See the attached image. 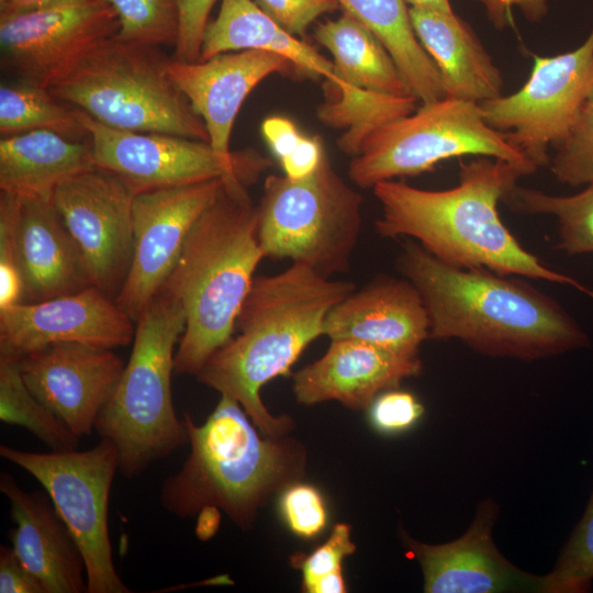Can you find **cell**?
I'll return each mask as SVG.
<instances>
[{
	"label": "cell",
	"mask_w": 593,
	"mask_h": 593,
	"mask_svg": "<svg viewBox=\"0 0 593 593\" xmlns=\"http://www.w3.org/2000/svg\"><path fill=\"white\" fill-rule=\"evenodd\" d=\"M396 266L418 291L429 339H459L493 357L537 360L586 347L589 336L524 277L449 266L410 239Z\"/></svg>",
	"instance_id": "1"
},
{
	"label": "cell",
	"mask_w": 593,
	"mask_h": 593,
	"mask_svg": "<svg viewBox=\"0 0 593 593\" xmlns=\"http://www.w3.org/2000/svg\"><path fill=\"white\" fill-rule=\"evenodd\" d=\"M522 176L521 169L505 160L479 156L460 165L459 182L450 189L380 181L372 187L381 206L376 231L388 238L410 237L456 268L567 284L593 300L592 289L547 267L502 222L499 203Z\"/></svg>",
	"instance_id": "2"
},
{
	"label": "cell",
	"mask_w": 593,
	"mask_h": 593,
	"mask_svg": "<svg viewBox=\"0 0 593 593\" xmlns=\"http://www.w3.org/2000/svg\"><path fill=\"white\" fill-rule=\"evenodd\" d=\"M353 291V282L331 280L299 262L255 277L236 321L238 334L208 359L197 379L235 399L264 435H286L293 421L272 416L260 390L289 373L307 345L323 335L328 312Z\"/></svg>",
	"instance_id": "3"
},
{
	"label": "cell",
	"mask_w": 593,
	"mask_h": 593,
	"mask_svg": "<svg viewBox=\"0 0 593 593\" xmlns=\"http://www.w3.org/2000/svg\"><path fill=\"white\" fill-rule=\"evenodd\" d=\"M253 180L224 178L214 200L191 227L160 291L179 302L186 327L175 354V372L195 376L232 337L240 307L264 257Z\"/></svg>",
	"instance_id": "4"
},
{
	"label": "cell",
	"mask_w": 593,
	"mask_h": 593,
	"mask_svg": "<svg viewBox=\"0 0 593 593\" xmlns=\"http://www.w3.org/2000/svg\"><path fill=\"white\" fill-rule=\"evenodd\" d=\"M183 423L190 454L160 489L163 507L177 517L217 508L247 529L273 493L304 475V446L286 435L262 437L242 405L227 394H221L203 424L197 425L188 413Z\"/></svg>",
	"instance_id": "5"
},
{
	"label": "cell",
	"mask_w": 593,
	"mask_h": 593,
	"mask_svg": "<svg viewBox=\"0 0 593 593\" xmlns=\"http://www.w3.org/2000/svg\"><path fill=\"white\" fill-rule=\"evenodd\" d=\"M184 327L182 306L159 291L135 322L131 356L97 419L94 429L116 446L119 471L126 478L141 474L188 441L171 393L175 348Z\"/></svg>",
	"instance_id": "6"
},
{
	"label": "cell",
	"mask_w": 593,
	"mask_h": 593,
	"mask_svg": "<svg viewBox=\"0 0 593 593\" xmlns=\"http://www.w3.org/2000/svg\"><path fill=\"white\" fill-rule=\"evenodd\" d=\"M170 59L160 47L113 36L48 89L104 125L209 143L204 122L168 75Z\"/></svg>",
	"instance_id": "7"
},
{
	"label": "cell",
	"mask_w": 593,
	"mask_h": 593,
	"mask_svg": "<svg viewBox=\"0 0 593 593\" xmlns=\"http://www.w3.org/2000/svg\"><path fill=\"white\" fill-rule=\"evenodd\" d=\"M362 202L326 154L304 179L268 176L258 204L264 257L288 258L327 278L347 271L361 230Z\"/></svg>",
	"instance_id": "8"
},
{
	"label": "cell",
	"mask_w": 593,
	"mask_h": 593,
	"mask_svg": "<svg viewBox=\"0 0 593 593\" xmlns=\"http://www.w3.org/2000/svg\"><path fill=\"white\" fill-rule=\"evenodd\" d=\"M482 156L505 160L525 176L538 168L491 127L480 103L445 97L374 132L348 168L350 180L369 189L385 180L430 171L449 158Z\"/></svg>",
	"instance_id": "9"
},
{
	"label": "cell",
	"mask_w": 593,
	"mask_h": 593,
	"mask_svg": "<svg viewBox=\"0 0 593 593\" xmlns=\"http://www.w3.org/2000/svg\"><path fill=\"white\" fill-rule=\"evenodd\" d=\"M0 456L34 477L47 492L82 553L87 593H128L112 557L109 500L119 452L113 441L101 438L94 447L78 451L34 452L7 445Z\"/></svg>",
	"instance_id": "10"
},
{
	"label": "cell",
	"mask_w": 593,
	"mask_h": 593,
	"mask_svg": "<svg viewBox=\"0 0 593 593\" xmlns=\"http://www.w3.org/2000/svg\"><path fill=\"white\" fill-rule=\"evenodd\" d=\"M532 57V71L519 90L480 105L485 122L506 133L539 168L549 165V148L567 137L593 87V27L573 51Z\"/></svg>",
	"instance_id": "11"
},
{
	"label": "cell",
	"mask_w": 593,
	"mask_h": 593,
	"mask_svg": "<svg viewBox=\"0 0 593 593\" xmlns=\"http://www.w3.org/2000/svg\"><path fill=\"white\" fill-rule=\"evenodd\" d=\"M94 164L122 179L134 194L231 175L256 181L271 160L254 149L219 155L208 142L104 125L80 110Z\"/></svg>",
	"instance_id": "12"
},
{
	"label": "cell",
	"mask_w": 593,
	"mask_h": 593,
	"mask_svg": "<svg viewBox=\"0 0 593 593\" xmlns=\"http://www.w3.org/2000/svg\"><path fill=\"white\" fill-rule=\"evenodd\" d=\"M119 26L107 0H76L0 15L1 64L18 80L48 89L115 36Z\"/></svg>",
	"instance_id": "13"
},
{
	"label": "cell",
	"mask_w": 593,
	"mask_h": 593,
	"mask_svg": "<svg viewBox=\"0 0 593 593\" xmlns=\"http://www.w3.org/2000/svg\"><path fill=\"white\" fill-rule=\"evenodd\" d=\"M134 197L116 175L96 167L61 183L52 199L91 286L111 298L120 291L132 261Z\"/></svg>",
	"instance_id": "14"
},
{
	"label": "cell",
	"mask_w": 593,
	"mask_h": 593,
	"mask_svg": "<svg viewBox=\"0 0 593 593\" xmlns=\"http://www.w3.org/2000/svg\"><path fill=\"white\" fill-rule=\"evenodd\" d=\"M224 178L135 194L132 261L114 298L134 323L160 291L191 227L214 200Z\"/></svg>",
	"instance_id": "15"
},
{
	"label": "cell",
	"mask_w": 593,
	"mask_h": 593,
	"mask_svg": "<svg viewBox=\"0 0 593 593\" xmlns=\"http://www.w3.org/2000/svg\"><path fill=\"white\" fill-rule=\"evenodd\" d=\"M135 323L100 289L0 310V357L21 359L66 342L116 348L133 342Z\"/></svg>",
	"instance_id": "16"
},
{
	"label": "cell",
	"mask_w": 593,
	"mask_h": 593,
	"mask_svg": "<svg viewBox=\"0 0 593 593\" xmlns=\"http://www.w3.org/2000/svg\"><path fill=\"white\" fill-rule=\"evenodd\" d=\"M19 367L30 391L81 437L96 428L125 363L112 348L66 342L22 357Z\"/></svg>",
	"instance_id": "17"
},
{
	"label": "cell",
	"mask_w": 593,
	"mask_h": 593,
	"mask_svg": "<svg viewBox=\"0 0 593 593\" xmlns=\"http://www.w3.org/2000/svg\"><path fill=\"white\" fill-rule=\"evenodd\" d=\"M295 66L273 53L248 49L228 52L194 63L171 57L168 75L202 119L209 144L232 158L230 137L236 115L254 88L276 72L289 74Z\"/></svg>",
	"instance_id": "18"
},
{
	"label": "cell",
	"mask_w": 593,
	"mask_h": 593,
	"mask_svg": "<svg viewBox=\"0 0 593 593\" xmlns=\"http://www.w3.org/2000/svg\"><path fill=\"white\" fill-rule=\"evenodd\" d=\"M495 517V503L484 501L468 530L460 538L443 545L423 544L402 533L407 553L422 567L424 592L536 591L538 577L517 569L496 549L492 539Z\"/></svg>",
	"instance_id": "19"
},
{
	"label": "cell",
	"mask_w": 593,
	"mask_h": 593,
	"mask_svg": "<svg viewBox=\"0 0 593 593\" xmlns=\"http://www.w3.org/2000/svg\"><path fill=\"white\" fill-rule=\"evenodd\" d=\"M419 356L401 355L355 339H332L326 353L293 376L299 403L338 401L357 410L384 390L422 372Z\"/></svg>",
	"instance_id": "20"
},
{
	"label": "cell",
	"mask_w": 593,
	"mask_h": 593,
	"mask_svg": "<svg viewBox=\"0 0 593 593\" xmlns=\"http://www.w3.org/2000/svg\"><path fill=\"white\" fill-rule=\"evenodd\" d=\"M323 335L419 356L422 344L429 339V321L422 296L409 280L382 277L337 303L324 321Z\"/></svg>",
	"instance_id": "21"
},
{
	"label": "cell",
	"mask_w": 593,
	"mask_h": 593,
	"mask_svg": "<svg viewBox=\"0 0 593 593\" xmlns=\"http://www.w3.org/2000/svg\"><path fill=\"white\" fill-rule=\"evenodd\" d=\"M0 490L15 524L9 535L12 548L46 593L87 592L82 553L47 492H26L8 472L0 475Z\"/></svg>",
	"instance_id": "22"
},
{
	"label": "cell",
	"mask_w": 593,
	"mask_h": 593,
	"mask_svg": "<svg viewBox=\"0 0 593 593\" xmlns=\"http://www.w3.org/2000/svg\"><path fill=\"white\" fill-rule=\"evenodd\" d=\"M18 253L21 303L78 292L91 286L82 258L52 201L21 200Z\"/></svg>",
	"instance_id": "23"
},
{
	"label": "cell",
	"mask_w": 593,
	"mask_h": 593,
	"mask_svg": "<svg viewBox=\"0 0 593 593\" xmlns=\"http://www.w3.org/2000/svg\"><path fill=\"white\" fill-rule=\"evenodd\" d=\"M410 16L438 68L446 97L481 103L502 96V72L467 21L455 12L412 7Z\"/></svg>",
	"instance_id": "24"
},
{
	"label": "cell",
	"mask_w": 593,
	"mask_h": 593,
	"mask_svg": "<svg viewBox=\"0 0 593 593\" xmlns=\"http://www.w3.org/2000/svg\"><path fill=\"white\" fill-rule=\"evenodd\" d=\"M96 167L89 141L49 131L0 139V192L21 200L52 201L61 183Z\"/></svg>",
	"instance_id": "25"
},
{
	"label": "cell",
	"mask_w": 593,
	"mask_h": 593,
	"mask_svg": "<svg viewBox=\"0 0 593 593\" xmlns=\"http://www.w3.org/2000/svg\"><path fill=\"white\" fill-rule=\"evenodd\" d=\"M248 49L273 53L302 72L335 80L333 61L284 30L255 1L222 0L217 16L205 27L200 60Z\"/></svg>",
	"instance_id": "26"
},
{
	"label": "cell",
	"mask_w": 593,
	"mask_h": 593,
	"mask_svg": "<svg viewBox=\"0 0 593 593\" xmlns=\"http://www.w3.org/2000/svg\"><path fill=\"white\" fill-rule=\"evenodd\" d=\"M337 1L379 40L417 101L446 97L438 68L414 32L405 0Z\"/></svg>",
	"instance_id": "27"
},
{
	"label": "cell",
	"mask_w": 593,
	"mask_h": 593,
	"mask_svg": "<svg viewBox=\"0 0 593 593\" xmlns=\"http://www.w3.org/2000/svg\"><path fill=\"white\" fill-rule=\"evenodd\" d=\"M314 38L333 56L334 81L385 93L412 94L383 45L349 13L343 11L336 20L318 23Z\"/></svg>",
	"instance_id": "28"
},
{
	"label": "cell",
	"mask_w": 593,
	"mask_h": 593,
	"mask_svg": "<svg viewBox=\"0 0 593 593\" xmlns=\"http://www.w3.org/2000/svg\"><path fill=\"white\" fill-rule=\"evenodd\" d=\"M324 101L317 107L318 120L340 130L338 148L351 158L379 128L416 110L417 99L358 88L344 81L325 79Z\"/></svg>",
	"instance_id": "29"
},
{
	"label": "cell",
	"mask_w": 593,
	"mask_h": 593,
	"mask_svg": "<svg viewBox=\"0 0 593 593\" xmlns=\"http://www.w3.org/2000/svg\"><path fill=\"white\" fill-rule=\"evenodd\" d=\"M49 131L74 141H89L80 110L56 98L47 88L16 80L0 87L1 137Z\"/></svg>",
	"instance_id": "30"
},
{
	"label": "cell",
	"mask_w": 593,
	"mask_h": 593,
	"mask_svg": "<svg viewBox=\"0 0 593 593\" xmlns=\"http://www.w3.org/2000/svg\"><path fill=\"white\" fill-rule=\"evenodd\" d=\"M503 202L524 214H546L558 224L557 248L568 255L593 254V184L571 195L515 186Z\"/></svg>",
	"instance_id": "31"
},
{
	"label": "cell",
	"mask_w": 593,
	"mask_h": 593,
	"mask_svg": "<svg viewBox=\"0 0 593 593\" xmlns=\"http://www.w3.org/2000/svg\"><path fill=\"white\" fill-rule=\"evenodd\" d=\"M0 419L24 427L54 451L78 448L79 437L30 391L19 360L9 357H0Z\"/></svg>",
	"instance_id": "32"
},
{
	"label": "cell",
	"mask_w": 593,
	"mask_h": 593,
	"mask_svg": "<svg viewBox=\"0 0 593 593\" xmlns=\"http://www.w3.org/2000/svg\"><path fill=\"white\" fill-rule=\"evenodd\" d=\"M119 19L116 37L145 46L177 45L180 31L178 0H107Z\"/></svg>",
	"instance_id": "33"
},
{
	"label": "cell",
	"mask_w": 593,
	"mask_h": 593,
	"mask_svg": "<svg viewBox=\"0 0 593 593\" xmlns=\"http://www.w3.org/2000/svg\"><path fill=\"white\" fill-rule=\"evenodd\" d=\"M593 580V491L585 512L552 571L539 578L536 592L584 593Z\"/></svg>",
	"instance_id": "34"
},
{
	"label": "cell",
	"mask_w": 593,
	"mask_h": 593,
	"mask_svg": "<svg viewBox=\"0 0 593 593\" xmlns=\"http://www.w3.org/2000/svg\"><path fill=\"white\" fill-rule=\"evenodd\" d=\"M356 545L350 538V526L336 524L329 537L310 555L296 553L291 563L302 573V589L307 593H344L347 591L342 563L353 555Z\"/></svg>",
	"instance_id": "35"
},
{
	"label": "cell",
	"mask_w": 593,
	"mask_h": 593,
	"mask_svg": "<svg viewBox=\"0 0 593 593\" xmlns=\"http://www.w3.org/2000/svg\"><path fill=\"white\" fill-rule=\"evenodd\" d=\"M550 157V169L556 180L572 187L593 184V87L579 115Z\"/></svg>",
	"instance_id": "36"
},
{
	"label": "cell",
	"mask_w": 593,
	"mask_h": 593,
	"mask_svg": "<svg viewBox=\"0 0 593 593\" xmlns=\"http://www.w3.org/2000/svg\"><path fill=\"white\" fill-rule=\"evenodd\" d=\"M20 208V198L0 192V310L23 300L16 236Z\"/></svg>",
	"instance_id": "37"
},
{
	"label": "cell",
	"mask_w": 593,
	"mask_h": 593,
	"mask_svg": "<svg viewBox=\"0 0 593 593\" xmlns=\"http://www.w3.org/2000/svg\"><path fill=\"white\" fill-rule=\"evenodd\" d=\"M280 508L288 527L299 537L317 536L327 522L325 503L318 490L300 481L283 490Z\"/></svg>",
	"instance_id": "38"
},
{
	"label": "cell",
	"mask_w": 593,
	"mask_h": 593,
	"mask_svg": "<svg viewBox=\"0 0 593 593\" xmlns=\"http://www.w3.org/2000/svg\"><path fill=\"white\" fill-rule=\"evenodd\" d=\"M258 7L296 37L305 35L320 16L340 8L337 0H256Z\"/></svg>",
	"instance_id": "39"
},
{
	"label": "cell",
	"mask_w": 593,
	"mask_h": 593,
	"mask_svg": "<svg viewBox=\"0 0 593 593\" xmlns=\"http://www.w3.org/2000/svg\"><path fill=\"white\" fill-rule=\"evenodd\" d=\"M424 407L410 392L388 390L370 405L373 426L383 433H398L410 428L423 415Z\"/></svg>",
	"instance_id": "40"
},
{
	"label": "cell",
	"mask_w": 593,
	"mask_h": 593,
	"mask_svg": "<svg viewBox=\"0 0 593 593\" xmlns=\"http://www.w3.org/2000/svg\"><path fill=\"white\" fill-rule=\"evenodd\" d=\"M178 2L180 31L171 57L188 63L199 61L204 31L216 0H178Z\"/></svg>",
	"instance_id": "41"
},
{
	"label": "cell",
	"mask_w": 593,
	"mask_h": 593,
	"mask_svg": "<svg viewBox=\"0 0 593 593\" xmlns=\"http://www.w3.org/2000/svg\"><path fill=\"white\" fill-rule=\"evenodd\" d=\"M0 592L46 593L40 579L7 546L0 547Z\"/></svg>",
	"instance_id": "42"
},
{
	"label": "cell",
	"mask_w": 593,
	"mask_h": 593,
	"mask_svg": "<svg viewBox=\"0 0 593 593\" xmlns=\"http://www.w3.org/2000/svg\"><path fill=\"white\" fill-rule=\"evenodd\" d=\"M325 154L318 136L303 135L298 147L279 163L287 178L301 180L317 169Z\"/></svg>",
	"instance_id": "43"
},
{
	"label": "cell",
	"mask_w": 593,
	"mask_h": 593,
	"mask_svg": "<svg viewBox=\"0 0 593 593\" xmlns=\"http://www.w3.org/2000/svg\"><path fill=\"white\" fill-rule=\"evenodd\" d=\"M481 3L490 22L499 30L511 22L513 8H518L523 15L533 23L540 22L548 12L547 0H474Z\"/></svg>",
	"instance_id": "44"
},
{
	"label": "cell",
	"mask_w": 593,
	"mask_h": 593,
	"mask_svg": "<svg viewBox=\"0 0 593 593\" xmlns=\"http://www.w3.org/2000/svg\"><path fill=\"white\" fill-rule=\"evenodd\" d=\"M261 133L279 161L289 156L303 137L296 125L283 116H269L264 120Z\"/></svg>",
	"instance_id": "45"
},
{
	"label": "cell",
	"mask_w": 593,
	"mask_h": 593,
	"mask_svg": "<svg viewBox=\"0 0 593 593\" xmlns=\"http://www.w3.org/2000/svg\"><path fill=\"white\" fill-rule=\"evenodd\" d=\"M76 0H0V15L33 11Z\"/></svg>",
	"instance_id": "46"
},
{
	"label": "cell",
	"mask_w": 593,
	"mask_h": 593,
	"mask_svg": "<svg viewBox=\"0 0 593 593\" xmlns=\"http://www.w3.org/2000/svg\"><path fill=\"white\" fill-rule=\"evenodd\" d=\"M412 8L435 10L440 12H454L449 0H405Z\"/></svg>",
	"instance_id": "47"
}]
</instances>
